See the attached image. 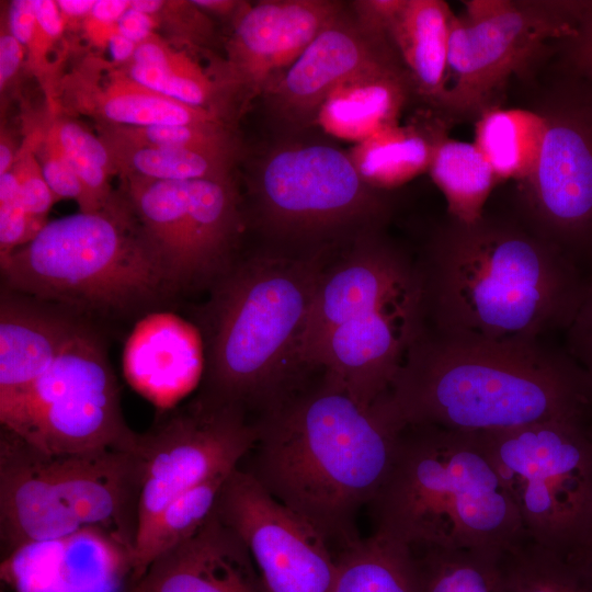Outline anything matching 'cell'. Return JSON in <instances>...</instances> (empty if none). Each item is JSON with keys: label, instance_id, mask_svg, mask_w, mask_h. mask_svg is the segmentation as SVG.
Listing matches in <instances>:
<instances>
[{"label": "cell", "instance_id": "obj_1", "mask_svg": "<svg viewBox=\"0 0 592 592\" xmlns=\"http://www.w3.org/2000/svg\"><path fill=\"white\" fill-rule=\"evenodd\" d=\"M377 402L400 429L487 433L592 420V380L543 339L488 340L423 328Z\"/></svg>", "mask_w": 592, "mask_h": 592}, {"label": "cell", "instance_id": "obj_2", "mask_svg": "<svg viewBox=\"0 0 592 592\" xmlns=\"http://www.w3.org/2000/svg\"><path fill=\"white\" fill-rule=\"evenodd\" d=\"M424 326L447 335L536 340L567 329L587 289L577 261L525 223L448 217L417 261Z\"/></svg>", "mask_w": 592, "mask_h": 592}, {"label": "cell", "instance_id": "obj_3", "mask_svg": "<svg viewBox=\"0 0 592 592\" xmlns=\"http://www.w3.org/2000/svg\"><path fill=\"white\" fill-rule=\"evenodd\" d=\"M257 440L239 465L310 523L337 553L360 538L356 516L390 470L400 428L323 375L254 419Z\"/></svg>", "mask_w": 592, "mask_h": 592}, {"label": "cell", "instance_id": "obj_4", "mask_svg": "<svg viewBox=\"0 0 592 592\" xmlns=\"http://www.w3.org/2000/svg\"><path fill=\"white\" fill-rule=\"evenodd\" d=\"M321 250L235 261L200 312L205 368L200 394L253 419L304 383V341Z\"/></svg>", "mask_w": 592, "mask_h": 592}, {"label": "cell", "instance_id": "obj_5", "mask_svg": "<svg viewBox=\"0 0 592 592\" xmlns=\"http://www.w3.org/2000/svg\"><path fill=\"white\" fill-rule=\"evenodd\" d=\"M375 531L409 546L504 555L525 536L481 433L406 425L369 503Z\"/></svg>", "mask_w": 592, "mask_h": 592}, {"label": "cell", "instance_id": "obj_6", "mask_svg": "<svg viewBox=\"0 0 592 592\" xmlns=\"http://www.w3.org/2000/svg\"><path fill=\"white\" fill-rule=\"evenodd\" d=\"M140 489L137 452L46 454L1 426L0 558L89 527L134 551Z\"/></svg>", "mask_w": 592, "mask_h": 592}, {"label": "cell", "instance_id": "obj_7", "mask_svg": "<svg viewBox=\"0 0 592 592\" xmlns=\"http://www.w3.org/2000/svg\"><path fill=\"white\" fill-rule=\"evenodd\" d=\"M0 259L4 287L70 311L128 312L171 292L140 225L114 204L47 221Z\"/></svg>", "mask_w": 592, "mask_h": 592}, {"label": "cell", "instance_id": "obj_8", "mask_svg": "<svg viewBox=\"0 0 592 592\" xmlns=\"http://www.w3.org/2000/svg\"><path fill=\"white\" fill-rule=\"evenodd\" d=\"M525 535L585 550L592 532V420H550L481 433Z\"/></svg>", "mask_w": 592, "mask_h": 592}, {"label": "cell", "instance_id": "obj_9", "mask_svg": "<svg viewBox=\"0 0 592 592\" xmlns=\"http://www.w3.org/2000/svg\"><path fill=\"white\" fill-rule=\"evenodd\" d=\"M1 426L46 454L137 452L138 446L105 346L83 322Z\"/></svg>", "mask_w": 592, "mask_h": 592}, {"label": "cell", "instance_id": "obj_10", "mask_svg": "<svg viewBox=\"0 0 592 592\" xmlns=\"http://www.w3.org/2000/svg\"><path fill=\"white\" fill-rule=\"evenodd\" d=\"M589 0H469L454 14L442 109L480 114L515 72L550 41L572 37Z\"/></svg>", "mask_w": 592, "mask_h": 592}, {"label": "cell", "instance_id": "obj_11", "mask_svg": "<svg viewBox=\"0 0 592 592\" xmlns=\"http://www.w3.org/2000/svg\"><path fill=\"white\" fill-rule=\"evenodd\" d=\"M350 155L327 145L281 149L264 162L257 183L260 218L275 236L325 240L357 228L375 230L384 204Z\"/></svg>", "mask_w": 592, "mask_h": 592}, {"label": "cell", "instance_id": "obj_12", "mask_svg": "<svg viewBox=\"0 0 592 592\" xmlns=\"http://www.w3.org/2000/svg\"><path fill=\"white\" fill-rule=\"evenodd\" d=\"M129 201L172 291L212 286L235 262L241 215L228 178L132 177Z\"/></svg>", "mask_w": 592, "mask_h": 592}, {"label": "cell", "instance_id": "obj_13", "mask_svg": "<svg viewBox=\"0 0 592 592\" xmlns=\"http://www.w3.org/2000/svg\"><path fill=\"white\" fill-rule=\"evenodd\" d=\"M159 412L138 435V532L177 497L231 474L257 440L254 419L247 411L200 392L182 406Z\"/></svg>", "mask_w": 592, "mask_h": 592}, {"label": "cell", "instance_id": "obj_14", "mask_svg": "<svg viewBox=\"0 0 592 592\" xmlns=\"http://www.w3.org/2000/svg\"><path fill=\"white\" fill-rule=\"evenodd\" d=\"M544 114L537 164L520 182L524 223L573 260L592 263V84L579 79Z\"/></svg>", "mask_w": 592, "mask_h": 592}, {"label": "cell", "instance_id": "obj_15", "mask_svg": "<svg viewBox=\"0 0 592 592\" xmlns=\"http://www.w3.org/2000/svg\"><path fill=\"white\" fill-rule=\"evenodd\" d=\"M215 511L247 546L267 592H332L337 555L306 520L237 467Z\"/></svg>", "mask_w": 592, "mask_h": 592}, {"label": "cell", "instance_id": "obj_16", "mask_svg": "<svg viewBox=\"0 0 592 592\" xmlns=\"http://www.w3.org/2000/svg\"><path fill=\"white\" fill-rule=\"evenodd\" d=\"M420 303L423 304V296L417 261L375 230L358 235L340 254L330 257L329 247L322 249L304 341V362L333 327L361 315Z\"/></svg>", "mask_w": 592, "mask_h": 592}, {"label": "cell", "instance_id": "obj_17", "mask_svg": "<svg viewBox=\"0 0 592 592\" xmlns=\"http://www.w3.org/2000/svg\"><path fill=\"white\" fill-rule=\"evenodd\" d=\"M423 328L422 303L361 315L325 333L305 363L360 403L372 406L389 389Z\"/></svg>", "mask_w": 592, "mask_h": 592}, {"label": "cell", "instance_id": "obj_18", "mask_svg": "<svg viewBox=\"0 0 592 592\" xmlns=\"http://www.w3.org/2000/svg\"><path fill=\"white\" fill-rule=\"evenodd\" d=\"M0 592H132L133 551L89 527L26 544L0 558Z\"/></svg>", "mask_w": 592, "mask_h": 592}, {"label": "cell", "instance_id": "obj_19", "mask_svg": "<svg viewBox=\"0 0 592 592\" xmlns=\"http://www.w3.org/2000/svg\"><path fill=\"white\" fill-rule=\"evenodd\" d=\"M340 18L326 0H273L249 5L228 42V82L247 98L269 92L310 43Z\"/></svg>", "mask_w": 592, "mask_h": 592}, {"label": "cell", "instance_id": "obj_20", "mask_svg": "<svg viewBox=\"0 0 592 592\" xmlns=\"http://www.w3.org/2000/svg\"><path fill=\"white\" fill-rule=\"evenodd\" d=\"M389 48L388 38L339 18L318 34L267 94L287 118L306 121L343 83L397 67Z\"/></svg>", "mask_w": 592, "mask_h": 592}, {"label": "cell", "instance_id": "obj_21", "mask_svg": "<svg viewBox=\"0 0 592 592\" xmlns=\"http://www.w3.org/2000/svg\"><path fill=\"white\" fill-rule=\"evenodd\" d=\"M132 592H267L241 538L216 511L197 532L158 556Z\"/></svg>", "mask_w": 592, "mask_h": 592}, {"label": "cell", "instance_id": "obj_22", "mask_svg": "<svg viewBox=\"0 0 592 592\" xmlns=\"http://www.w3.org/2000/svg\"><path fill=\"white\" fill-rule=\"evenodd\" d=\"M82 321L8 287L0 299V422L25 399Z\"/></svg>", "mask_w": 592, "mask_h": 592}, {"label": "cell", "instance_id": "obj_23", "mask_svg": "<svg viewBox=\"0 0 592 592\" xmlns=\"http://www.w3.org/2000/svg\"><path fill=\"white\" fill-rule=\"evenodd\" d=\"M204 368L200 329L170 312L146 316L124 349L126 380L159 411L179 406L202 383Z\"/></svg>", "mask_w": 592, "mask_h": 592}, {"label": "cell", "instance_id": "obj_24", "mask_svg": "<svg viewBox=\"0 0 592 592\" xmlns=\"http://www.w3.org/2000/svg\"><path fill=\"white\" fill-rule=\"evenodd\" d=\"M70 99L79 111L114 126L219 125L212 110L193 106L156 92L121 67L83 66L70 77Z\"/></svg>", "mask_w": 592, "mask_h": 592}, {"label": "cell", "instance_id": "obj_25", "mask_svg": "<svg viewBox=\"0 0 592 592\" xmlns=\"http://www.w3.org/2000/svg\"><path fill=\"white\" fill-rule=\"evenodd\" d=\"M454 14L441 0H403L387 33L413 87L440 107L447 93L448 44Z\"/></svg>", "mask_w": 592, "mask_h": 592}, {"label": "cell", "instance_id": "obj_26", "mask_svg": "<svg viewBox=\"0 0 592 592\" xmlns=\"http://www.w3.org/2000/svg\"><path fill=\"white\" fill-rule=\"evenodd\" d=\"M408 78L397 66L343 83L320 107V124L331 134L358 141L396 125Z\"/></svg>", "mask_w": 592, "mask_h": 592}, {"label": "cell", "instance_id": "obj_27", "mask_svg": "<svg viewBox=\"0 0 592 592\" xmlns=\"http://www.w3.org/2000/svg\"><path fill=\"white\" fill-rule=\"evenodd\" d=\"M335 555L332 592H422L414 554L405 544L373 533Z\"/></svg>", "mask_w": 592, "mask_h": 592}, {"label": "cell", "instance_id": "obj_28", "mask_svg": "<svg viewBox=\"0 0 592 592\" xmlns=\"http://www.w3.org/2000/svg\"><path fill=\"white\" fill-rule=\"evenodd\" d=\"M546 129L545 114L489 106L479 114L474 143L499 180L523 182L537 164Z\"/></svg>", "mask_w": 592, "mask_h": 592}, {"label": "cell", "instance_id": "obj_29", "mask_svg": "<svg viewBox=\"0 0 592 592\" xmlns=\"http://www.w3.org/2000/svg\"><path fill=\"white\" fill-rule=\"evenodd\" d=\"M447 202L449 216L466 223L483 215L485 203L500 181L475 143L437 138L428 170Z\"/></svg>", "mask_w": 592, "mask_h": 592}, {"label": "cell", "instance_id": "obj_30", "mask_svg": "<svg viewBox=\"0 0 592 592\" xmlns=\"http://www.w3.org/2000/svg\"><path fill=\"white\" fill-rule=\"evenodd\" d=\"M442 133L391 125L358 141L350 157L369 186L391 189L429 170Z\"/></svg>", "mask_w": 592, "mask_h": 592}, {"label": "cell", "instance_id": "obj_31", "mask_svg": "<svg viewBox=\"0 0 592 592\" xmlns=\"http://www.w3.org/2000/svg\"><path fill=\"white\" fill-rule=\"evenodd\" d=\"M509 592H592V556L557 551L526 535L503 555Z\"/></svg>", "mask_w": 592, "mask_h": 592}, {"label": "cell", "instance_id": "obj_32", "mask_svg": "<svg viewBox=\"0 0 592 592\" xmlns=\"http://www.w3.org/2000/svg\"><path fill=\"white\" fill-rule=\"evenodd\" d=\"M121 68L138 83L189 105L209 109L216 84L189 55L151 34Z\"/></svg>", "mask_w": 592, "mask_h": 592}, {"label": "cell", "instance_id": "obj_33", "mask_svg": "<svg viewBox=\"0 0 592 592\" xmlns=\"http://www.w3.org/2000/svg\"><path fill=\"white\" fill-rule=\"evenodd\" d=\"M229 475L213 478L177 497L137 533L133 551L136 582L158 556L190 538L205 523Z\"/></svg>", "mask_w": 592, "mask_h": 592}, {"label": "cell", "instance_id": "obj_34", "mask_svg": "<svg viewBox=\"0 0 592 592\" xmlns=\"http://www.w3.org/2000/svg\"><path fill=\"white\" fill-rule=\"evenodd\" d=\"M412 551L422 592H509L503 555L445 548Z\"/></svg>", "mask_w": 592, "mask_h": 592}, {"label": "cell", "instance_id": "obj_35", "mask_svg": "<svg viewBox=\"0 0 592 592\" xmlns=\"http://www.w3.org/2000/svg\"><path fill=\"white\" fill-rule=\"evenodd\" d=\"M110 150L113 159L118 158L134 171L135 177L144 179L193 181L228 178L230 153L121 145Z\"/></svg>", "mask_w": 592, "mask_h": 592}, {"label": "cell", "instance_id": "obj_36", "mask_svg": "<svg viewBox=\"0 0 592 592\" xmlns=\"http://www.w3.org/2000/svg\"><path fill=\"white\" fill-rule=\"evenodd\" d=\"M77 173L92 212L112 205L107 178L113 156L107 145L79 124L57 121L46 132Z\"/></svg>", "mask_w": 592, "mask_h": 592}, {"label": "cell", "instance_id": "obj_37", "mask_svg": "<svg viewBox=\"0 0 592 592\" xmlns=\"http://www.w3.org/2000/svg\"><path fill=\"white\" fill-rule=\"evenodd\" d=\"M114 145L189 149L230 153L227 134L219 125L114 126Z\"/></svg>", "mask_w": 592, "mask_h": 592}, {"label": "cell", "instance_id": "obj_38", "mask_svg": "<svg viewBox=\"0 0 592 592\" xmlns=\"http://www.w3.org/2000/svg\"><path fill=\"white\" fill-rule=\"evenodd\" d=\"M46 223L25 210L13 170L0 174V258L29 243Z\"/></svg>", "mask_w": 592, "mask_h": 592}, {"label": "cell", "instance_id": "obj_39", "mask_svg": "<svg viewBox=\"0 0 592 592\" xmlns=\"http://www.w3.org/2000/svg\"><path fill=\"white\" fill-rule=\"evenodd\" d=\"M39 160L43 175L57 200H76L81 212H92L77 173L56 143L46 133L39 143Z\"/></svg>", "mask_w": 592, "mask_h": 592}, {"label": "cell", "instance_id": "obj_40", "mask_svg": "<svg viewBox=\"0 0 592 592\" xmlns=\"http://www.w3.org/2000/svg\"><path fill=\"white\" fill-rule=\"evenodd\" d=\"M12 170L19 184V194L25 210L34 218L46 220V215L57 201L48 186L34 151L24 152Z\"/></svg>", "mask_w": 592, "mask_h": 592}, {"label": "cell", "instance_id": "obj_41", "mask_svg": "<svg viewBox=\"0 0 592 592\" xmlns=\"http://www.w3.org/2000/svg\"><path fill=\"white\" fill-rule=\"evenodd\" d=\"M567 330V352L592 380V271L583 299Z\"/></svg>", "mask_w": 592, "mask_h": 592}, {"label": "cell", "instance_id": "obj_42", "mask_svg": "<svg viewBox=\"0 0 592 592\" xmlns=\"http://www.w3.org/2000/svg\"><path fill=\"white\" fill-rule=\"evenodd\" d=\"M560 43L573 77L592 84V1H588L576 34Z\"/></svg>", "mask_w": 592, "mask_h": 592}, {"label": "cell", "instance_id": "obj_43", "mask_svg": "<svg viewBox=\"0 0 592 592\" xmlns=\"http://www.w3.org/2000/svg\"><path fill=\"white\" fill-rule=\"evenodd\" d=\"M36 16V33L30 55L39 56L64 31V19L57 1L33 0Z\"/></svg>", "mask_w": 592, "mask_h": 592}, {"label": "cell", "instance_id": "obj_44", "mask_svg": "<svg viewBox=\"0 0 592 592\" xmlns=\"http://www.w3.org/2000/svg\"><path fill=\"white\" fill-rule=\"evenodd\" d=\"M403 0H363L356 1L354 7L357 24L366 32L388 38L389 25L400 9Z\"/></svg>", "mask_w": 592, "mask_h": 592}, {"label": "cell", "instance_id": "obj_45", "mask_svg": "<svg viewBox=\"0 0 592 592\" xmlns=\"http://www.w3.org/2000/svg\"><path fill=\"white\" fill-rule=\"evenodd\" d=\"M9 32L25 47L31 48L36 33L33 0L12 1L9 9Z\"/></svg>", "mask_w": 592, "mask_h": 592}, {"label": "cell", "instance_id": "obj_46", "mask_svg": "<svg viewBox=\"0 0 592 592\" xmlns=\"http://www.w3.org/2000/svg\"><path fill=\"white\" fill-rule=\"evenodd\" d=\"M25 47L8 31L0 36V88L1 91L16 75L24 58Z\"/></svg>", "mask_w": 592, "mask_h": 592}, {"label": "cell", "instance_id": "obj_47", "mask_svg": "<svg viewBox=\"0 0 592 592\" xmlns=\"http://www.w3.org/2000/svg\"><path fill=\"white\" fill-rule=\"evenodd\" d=\"M153 15L139 12L129 5L117 21L116 31L138 45L153 34Z\"/></svg>", "mask_w": 592, "mask_h": 592}, {"label": "cell", "instance_id": "obj_48", "mask_svg": "<svg viewBox=\"0 0 592 592\" xmlns=\"http://www.w3.org/2000/svg\"><path fill=\"white\" fill-rule=\"evenodd\" d=\"M128 8L126 0H98L88 18L102 26H115Z\"/></svg>", "mask_w": 592, "mask_h": 592}, {"label": "cell", "instance_id": "obj_49", "mask_svg": "<svg viewBox=\"0 0 592 592\" xmlns=\"http://www.w3.org/2000/svg\"><path fill=\"white\" fill-rule=\"evenodd\" d=\"M110 55L115 64H127L134 56L137 44L115 31L107 39Z\"/></svg>", "mask_w": 592, "mask_h": 592}, {"label": "cell", "instance_id": "obj_50", "mask_svg": "<svg viewBox=\"0 0 592 592\" xmlns=\"http://www.w3.org/2000/svg\"><path fill=\"white\" fill-rule=\"evenodd\" d=\"M195 7L203 10H207L217 14H229L230 12H242L250 4H243L238 1H227V0H195L191 1Z\"/></svg>", "mask_w": 592, "mask_h": 592}, {"label": "cell", "instance_id": "obj_51", "mask_svg": "<svg viewBox=\"0 0 592 592\" xmlns=\"http://www.w3.org/2000/svg\"><path fill=\"white\" fill-rule=\"evenodd\" d=\"M94 2V0H58L57 4L62 16L83 18L90 15Z\"/></svg>", "mask_w": 592, "mask_h": 592}, {"label": "cell", "instance_id": "obj_52", "mask_svg": "<svg viewBox=\"0 0 592 592\" xmlns=\"http://www.w3.org/2000/svg\"><path fill=\"white\" fill-rule=\"evenodd\" d=\"M14 164V152L4 137L0 144V174H3L12 169Z\"/></svg>", "mask_w": 592, "mask_h": 592}, {"label": "cell", "instance_id": "obj_53", "mask_svg": "<svg viewBox=\"0 0 592 592\" xmlns=\"http://www.w3.org/2000/svg\"><path fill=\"white\" fill-rule=\"evenodd\" d=\"M162 1L152 0L129 1L130 8L149 15H153V13H157L162 8Z\"/></svg>", "mask_w": 592, "mask_h": 592}, {"label": "cell", "instance_id": "obj_54", "mask_svg": "<svg viewBox=\"0 0 592 592\" xmlns=\"http://www.w3.org/2000/svg\"><path fill=\"white\" fill-rule=\"evenodd\" d=\"M585 550L592 556V532H591Z\"/></svg>", "mask_w": 592, "mask_h": 592}]
</instances>
